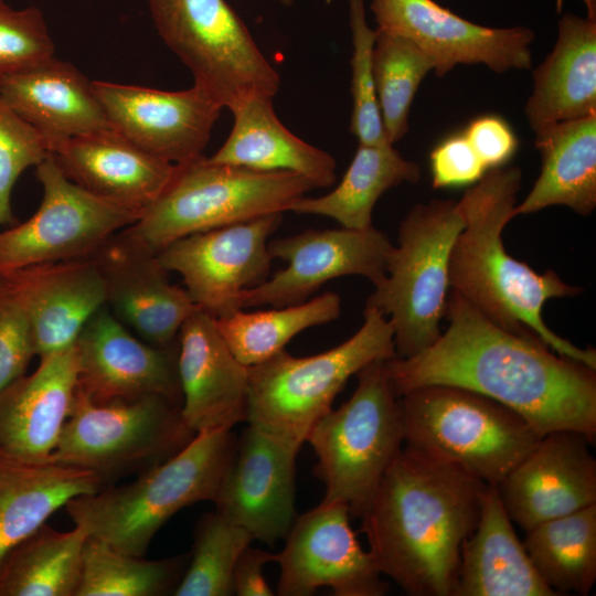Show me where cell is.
Instances as JSON below:
<instances>
[{"label":"cell","instance_id":"39","mask_svg":"<svg viewBox=\"0 0 596 596\" xmlns=\"http://www.w3.org/2000/svg\"><path fill=\"white\" fill-rule=\"evenodd\" d=\"M349 17L352 35L350 131L359 143L387 145L391 142L384 131L372 68L376 30L366 23L364 0H349Z\"/></svg>","mask_w":596,"mask_h":596},{"label":"cell","instance_id":"15","mask_svg":"<svg viewBox=\"0 0 596 596\" xmlns=\"http://www.w3.org/2000/svg\"><path fill=\"white\" fill-rule=\"evenodd\" d=\"M393 247L373 225L364 230H307L274 240L268 242V251L287 266L243 291L240 308L300 304L327 281L348 275L363 276L375 286L386 275Z\"/></svg>","mask_w":596,"mask_h":596},{"label":"cell","instance_id":"5","mask_svg":"<svg viewBox=\"0 0 596 596\" xmlns=\"http://www.w3.org/2000/svg\"><path fill=\"white\" fill-rule=\"evenodd\" d=\"M313 189L294 172L219 163L201 155L174 164L161 194L120 232L158 254L191 234L283 214Z\"/></svg>","mask_w":596,"mask_h":596},{"label":"cell","instance_id":"33","mask_svg":"<svg viewBox=\"0 0 596 596\" xmlns=\"http://www.w3.org/2000/svg\"><path fill=\"white\" fill-rule=\"evenodd\" d=\"M88 534L49 524L17 544L0 564V596H76Z\"/></svg>","mask_w":596,"mask_h":596},{"label":"cell","instance_id":"12","mask_svg":"<svg viewBox=\"0 0 596 596\" xmlns=\"http://www.w3.org/2000/svg\"><path fill=\"white\" fill-rule=\"evenodd\" d=\"M35 168L43 199L31 217L0 232V276L32 265L92 257L141 215L70 180L51 152Z\"/></svg>","mask_w":596,"mask_h":596},{"label":"cell","instance_id":"34","mask_svg":"<svg viewBox=\"0 0 596 596\" xmlns=\"http://www.w3.org/2000/svg\"><path fill=\"white\" fill-rule=\"evenodd\" d=\"M523 545L557 595H588L596 581V503L535 525Z\"/></svg>","mask_w":596,"mask_h":596},{"label":"cell","instance_id":"23","mask_svg":"<svg viewBox=\"0 0 596 596\" xmlns=\"http://www.w3.org/2000/svg\"><path fill=\"white\" fill-rule=\"evenodd\" d=\"M0 279L30 319L39 358L73 345L106 306L105 277L93 256L32 265Z\"/></svg>","mask_w":596,"mask_h":596},{"label":"cell","instance_id":"2","mask_svg":"<svg viewBox=\"0 0 596 596\" xmlns=\"http://www.w3.org/2000/svg\"><path fill=\"white\" fill-rule=\"evenodd\" d=\"M486 485L409 447L385 471L362 518L381 573L411 596H455L461 546Z\"/></svg>","mask_w":596,"mask_h":596},{"label":"cell","instance_id":"27","mask_svg":"<svg viewBox=\"0 0 596 596\" xmlns=\"http://www.w3.org/2000/svg\"><path fill=\"white\" fill-rule=\"evenodd\" d=\"M455 596H557L534 568L497 486L482 490L477 525L461 546Z\"/></svg>","mask_w":596,"mask_h":596},{"label":"cell","instance_id":"1","mask_svg":"<svg viewBox=\"0 0 596 596\" xmlns=\"http://www.w3.org/2000/svg\"><path fill=\"white\" fill-rule=\"evenodd\" d=\"M444 318L434 344L385 361L397 397L427 385L462 387L515 411L542 436L571 429L595 444L596 369L497 326L454 290Z\"/></svg>","mask_w":596,"mask_h":596},{"label":"cell","instance_id":"20","mask_svg":"<svg viewBox=\"0 0 596 596\" xmlns=\"http://www.w3.org/2000/svg\"><path fill=\"white\" fill-rule=\"evenodd\" d=\"M571 429L544 435L497 486L511 521L525 532L596 503V459Z\"/></svg>","mask_w":596,"mask_h":596},{"label":"cell","instance_id":"24","mask_svg":"<svg viewBox=\"0 0 596 596\" xmlns=\"http://www.w3.org/2000/svg\"><path fill=\"white\" fill-rule=\"evenodd\" d=\"M75 343L40 358V364L0 390V457L47 462L76 392Z\"/></svg>","mask_w":596,"mask_h":596},{"label":"cell","instance_id":"4","mask_svg":"<svg viewBox=\"0 0 596 596\" xmlns=\"http://www.w3.org/2000/svg\"><path fill=\"white\" fill-rule=\"evenodd\" d=\"M235 440L231 430L198 433L183 449L132 481L76 497L65 511L89 538L143 556L157 532L177 512L213 501Z\"/></svg>","mask_w":596,"mask_h":596},{"label":"cell","instance_id":"30","mask_svg":"<svg viewBox=\"0 0 596 596\" xmlns=\"http://www.w3.org/2000/svg\"><path fill=\"white\" fill-rule=\"evenodd\" d=\"M102 488V480L83 468L0 457V564L70 500Z\"/></svg>","mask_w":596,"mask_h":596},{"label":"cell","instance_id":"7","mask_svg":"<svg viewBox=\"0 0 596 596\" xmlns=\"http://www.w3.org/2000/svg\"><path fill=\"white\" fill-rule=\"evenodd\" d=\"M406 447L489 486L543 437L515 411L477 392L427 385L398 397Z\"/></svg>","mask_w":596,"mask_h":596},{"label":"cell","instance_id":"40","mask_svg":"<svg viewBox=\"0 0 596 596\" xmlns=\"http://www.w3.org/2000/svg\"><path fill=\"white\" fill-rule=\"evenodd\" d=\"M49 153L46 139L0 94V226L14 223L11 194L17 180Z\"/></svg>","mask_w":596,"mask_h":596},{"label":"cell","instance_id":"36","mask_svg":"<svg viewBox=\"0 0 596 596\" xmlns=\"http://www.w3.org/2000/svg\"><path fill=\"white\" fill-rule=\"evenodd\" d=\"M189 557L190 554H183L146 560L88 536L76 596L173 595Z\"/></svg>","mask_w":596,"mask_h":596},{"label":"cell","instance_id":"16","mask_svg":"<svg viewBox=\"0 0 596 596\" xmlns=\"http://www.w3.org/2000/svg\"><path fill=\"white\" fill-rule=\"evenodd\" d=\"M370 8L376 30L412 41L439 77L458 64H483L497 73L532 66L531 29L479 25L434 0H373Z\"/></svg>","mask_w":596,"mask_h":596},{"label":"cell","instance_id":"25","mask_svg":"<svg viewBox=\"0 0 596 596\" xmlns=\"http://www.w3.org/2000/svg\"><path fill=\"white\" fill-rule=\"evenodd\" d=\"M65 175L89 193L142 213L170 181L174 164L118 134L100 130L49 143Z\"/></svg>","mask_w":596,"mask_h":596},{"label":"cell","instance_id":"18","mask_svg":"<svg viewBox=\"0 0 596 596\" xmlns=\"http://www.w3.org/2000/svg\"><path fill=\"white\" fill-rule=\"evenodd\" d=\"M299 451L251 425L236 437L212 502L225 520L267 545L285 539L295 519Z\"/></svg>","mask_w":596,"mask_h":596},{"label":"cell","instance_id":"45","mask_svg":"<svg viewBox=\"0 0 596 596\" xmlns=\"http://www.w3.org/2000/svg\"><path fill=\"white\" fill-rule=\"evenodd\" d=\"M276 554L248 545L240 554L233 570V592L237 596H273L264 576V567L275 562Z\"/></svg>","mask_w":596,"mask_h":596},{"label":"cell","instance_id":"8","mask_svg":"<svg viewBox=\"0 0 596 596\" xmlns=\"http://www.w3.org/2000/svg\"><path fill=\"white\" fill-rule=\"evenodd\" d=\"M386 360H375L355 375L352 396L331 408L310 429L317 458L315 475L324 487L322 501L345 504L362 517L387 468L404 443L398 397L390 383Z\"/></svg>","mask_w":596,"mask_h":596},{"label":"cell","instance_id":"32","mask_svg":"<svg viewBox=\"0 0 596 596\" xmlns=\"http://www.w3.org/2000/svg\"><path fill=\"white\" fill-rule=\"evenodd\" d=\"M421 167L406 160L392 143L362 145L340 183L329 193L302 196L290 211L333 219L342 227L364 230L372 226V212L383 193L404 182L416 183Z\"/></svg>","mask_w":596,"mask_h":596},{"label":"cell","instance_id":"17","mask_svg":"<svg viewBox=\"0 0 596 596\" xmlns=\"http://www.w3.org/2000/svg\"><path fill=\"white\" fill-rule=\"evenodd\" d=\"M105 307L86 322L75 341L76 391L96 404L155 394L182 404L178 342L166 348L150 344Z\"/></svg>","mask_w":596,"mask_h":596},{"label":"cell","instance_id":"13","mask_svg":"<svg viewBox=\"0 0 596 596\" xmlns=\"http://www.w3.org/2000/svg\"><path fill=\"white\" fill-rule=\"evenodd\" d=\"M283 214H270L179 238L158 253L168 272L179 274L193 302L213 318L240 310L246 289L268 278V237Z\"/></svg>","mask_w":596,"mask_h":596},{"label":"cell","instance_id":"38","mask_svg":"<svg viewBox=\"0 0 596 596\" xmlns=\"http://www.w3.org/2000/svg\"><path fill=\"white\" fill-rule=\"evenodd\" d=\"M253 538L243 528L225 520L215 510L201 517L193 545L174 596H231L233 570Z\"/></svg>","mask_w":596,"mask_h":596},{"label":"cell","instance_id":"6","mask_svg":"<svg viewBox=\"0 0 596 596\" xmlns=\"http://www.w3.org/2000/svg\"><path fill=\"white\" fill-rule=\"evenodd\" d=\"M363 316L361 328L328 351L301 358L283 349L248 366L246 423L299 451L352 375L375 360L396 356L389 320L370 307Z\"/></svg>","mask_w":596,"mask_h":596},{"label":"cell","instance_id":"22","mask_svg":"<svg viewBox=\"0 0 596 596\" xmlns=\"http://www.w3.org/2000/svg\"><path fill=\"white\" fill-rule=\"evenodd\" d=\"M177 342L185 423L198 434L246 422L248 366L232 353L215 319L198 309L181 326Z\"/></svg>","mask_w":596,"mask_h":596},{"label":"cell","instance_id":"43","mask_svg":"<svg viewBox=\"0 0 596 596\" xmlns=\"http://www.w3.org/2000/svg\"><path fill=\"white\" fill-rule=\"evenodd\" d=\"M435 189L477 183L488 171L464 134L447 138L429 156Z\"/></svg>","mask_w":596,"mask_h":596},{"label":"cell","instance_id":"3","mask_svg":"<svg viewBox=\"0 0 596 596\" xmlns=\"http://www.w3.org/2000/svg\"><path fill=\"white\" fill-rule=\"evenodd\" d=\"M521 183L519 167L490 169L458 201L464 227L450 253L449 287L497 326L535 337L557 354L596 369L593 348L561 338L542 318L547 300L575 297L582 288L551 269L536 273L504 248L502 232L514 217Z\"/></svg>","mask_w":596,"mask_h":596},{"label":"cell","instance_id":"35","mask_svg":"<svg viewBox=\"0 0 596 596\" xmlns=\"http://www.w3.org/2000/svg\"><path fill=\"white\" fill-rule=\"evenodd\" d=\"M341 298L324 292L304 302L214 318L215 326L236 359L253 366L275 355L301 331L339 318Z\"/></svg>","mask_w":596,"mask_h":596},{"label":"cell","instance_id":"21","mask_svg":"<svg viewBox=\"0 0 596 596\" xmlns=\"http://www.w3.org/2000/svg\"><path fill=\"white\" fill-rule=\"evenodd\" d=\"M93 257L104 274L113 313L150 344H175L181 326L200 308L185 289L171 284L158 254L119 232Z\"/></svg>","mask_w":596,"mask_h":596},{"label":"cell","instance_id":"9","mask_svg":"<svg viewBox=\"0 0 596 596\" xmlns=\"http://www.w3.org/2000/svg\"><path fill=\"white\" fill-rule=\"evenodd\" d=\"M464 227L458 201L435 199L416 204L402 221L386 275L366 306L393 328L397 358H409L440 337L449 288V258Z\"/></svg>","mask_w":596,"mask_h":596},{"label":"cell","instance_id":"41","mask_svg":"<svg viewBox=\"0 0 596 596\" xmlns=\"http://www.w3.org/2000/svg\"><path fill=\"white\" fill-rule=\"evenodd\" d=\"M55 45L42 11L13 9L0 0V77L54 55Z\"/></svg>","mask_w":596,"mask_h":596},{"label":"cell","instance_id":"37","mask_svg":"<svg viewBox=\"0 0 596 596\" xmlns=\"http://www.w3.org/2000/svg\"><path fill=\"white\" fill-rule=\"evenodd\" d=\"M372 68L384 131L395 143L408 130L411 105L434 65L412 41L376 30Z\"/></svg>","mask_w":596,"mask_h":596},{"label":"cell","instance_id":"26","mask_svg":"<svg viewBox=\"0 0 596 596\" xmlns=\"http://www.w3.org/2000/svg\"><path fill=\"white\" fill-rule=\"evenodd\" d=\"M0 94L47 145L111 128L93 81L54 55L0 77Z\"/></svg>","mask_w":596,"mask_h":596},{"label":"cell","instance_id":"46","mask_svg":"<svg viewBox=\"0 0 596 596\" xmlns=\"http://www.w3.org/2000/svg\"><path fill=\"white\" fill-rule=\"evenodd\" d=\"M277 1H279L284 6H291L294 2V0H277Z\"/></svg>","mask_w":596,"mask_h":596},{"label":"cell","instance_id":"11","mask_svg":"<svg viewBox=\"0 0 596 596\" xmlns=\"http://www.w3.org/2000/svg\"><path fill=\"white\" fill-rule=\"evenodd\" d=\"M147 1L163 43L222 108L233 113L253 96L277 94L279 73L226 0Z\"/></svg>","mask_w":596,"mask_h":596},{"label":"cell","instance_id":"10","mask_svg":"<svg viewBox=\"0 0 596 596\" xmlns=\"http://www.w3.org/2000/svg\"><path fill=\"white\" fill-rule=\"evenodd\" d=\"M182 404L163 395L96 404L77 391L51 460L95 473L104 487L148 470L196 435Z\"/></svg>","mask_w":596,"mask_h":596},{"label":"cell","instance_id":"31","mask_svg":"<svg viewBox=\"0 0 596 596\" xmlns=\"http://www.w3.org/2000/svg\"><path fill=\"white\" fill-rule=\"evenodd\" d=\"M541 171L514 216L565 205L581 215L596 206V115L560 121L536 131Z\"/></svg>","mask_w":596,"mask_h":596},{"label":"cell","instance_id":"44","mask_svg":"<svg viewBox=\"0 0 596 596\" xmlns=\"http://www.w3.org/2000/svg\"><path fill=\"white\" fill-rule=\"evenodd\" d=\"M464 135L488 170L503 167L519 145L511 127L498 116L473 119Z\"/></svg>","mask_w":596,"mask_h":596},{"label":"cell","instance_id":"28","mask_svg":"<svg viewBox=\"0 0 596 596\" xmlns=\"http://www.w3.org/2000/svg\"><path fill=\"white\" fill-rule=\"evenodd\" d=\"M525 115L533 131L596 115V19L565 13L551 53L533 72Z\"/></svg>","mask_w":596,"mask_h":596},{"label":"cell","instance_id":"42","mask_svg":"<svg viewBox=\"0 0 596 596\" xmlns=\"http://www.w3.org/2000/svg\"><path fill=\"white\" fill-rule=\"evenodd\" d=\"M34 356L30 319L0 279V390L24 375Z\"/></svg>","mask_w":596,"mask_h":596},{"label":"cell","instance_id":"19","mask_svg":"<svg viewBox=\"0 0 596 596\" xmlns=\"http://www.w3.org/2000/svg\"><path fill=\"white\" fill-rule=\"evenodd\" d=\"M113 129L172 164L202 155L223 109L202 88L162 91L93 81Z\"/></svg>","mask_w":596,"mask_h":596},{"label":"cell","instance_id":"29","mask_svg":"<svg viewBox=\"0 0 596 596\" xmlns=\"http://www.w3.org/2000/svg\"><path fill=\"white\" fill-rule=\"evenodd\" d=\"M232 130L210 159L214 162L263 171H289L315 188L334 184L337 162L323 151L294 135L278 119L273 97L256 95L235 111Z\"/></svg>","mask_w":596,"mask_h":596},{"label":"cell","instance_id":"14","mask_svg":"<svg viewBox=\"0 0 596 596\" xmlns=\"http://www.w3.org/2000/svg\"><path fill=\"white\" fill-rule=\"evenodd\" d=\"M350 515L345 504L321 501L296 517L275 557L277 595L310 596L324 586L336 596L387 593L372 554L361 547L350 525Z\"/></svg>","mask_w":596,"mask_h":596}]
</instances>
